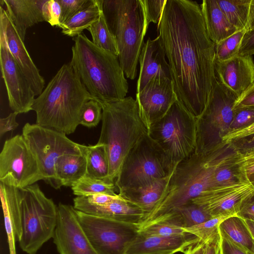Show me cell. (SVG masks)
I'll list each match as a JSON object with an SVG mask.
<instances>
[{
	"label": "cell",
	"instance_id": "20",
	"mask_svg": "<svg viewBox=\"0 0 254 254\" xmlns=\"http://www.w3.org/2000/svg\"><path fill=\"white\" fill-rule=\"evenodd\" d=\"M199 241L197 237L188 233L165 236L139 232L126 254H157L173 251L184 253L190 246Z\"/></svg>",
	"mask_w": 254,
	"mask_h": 254
},
{
	"label": "cell",
	"instance_id": "34",
	"mask_svg": "<svg viewBox=\"0 0 254 254\" xmlns=\"http://www.w3.org/2000/svg\"><path fill=\"white\" fill-rule=\"evenodd\" d=\"M87 29L89 31L92 36V42L95 46L118 58L117 44L109 27L103 11L97 20Z\"/></svg>",
	"mask_w": 254,
	"mask_h": 254
},
{
	"label": "cell",
	"instance_id": "28",
	"mask_svg": "<svg viewBox=\"0 0 254 254\" xmlns=\"http://www.w3.org/2000/svg\"><path fill=\"white\" fill-rule=\"evenodd\" d=\"M102 11V0H91L89 4L61 26L62 32L73 37L82 34L84 29L97 20Z\"/></svg>",
	"mask_w": 254,
	"mask_h": 254
},
{
	"label": "cell",
	"instance_id": "11",
	"mask_svg": "<svg viewBox=\"0 0 254 254\" xmlns=\"http://www.w3.org/2000/svg\"><path fill=\"white\" fill-rule=\"evenodd\" d=\"M22 135L34 155L43 178L57 189L56 165L62 156L81 154L85 146L69 139L65 134L36 124L26 123Z\"/></svg>",
	"mask_w": 254,
	"mask_h": 254
},
{
	"label": "cell",
	"instance_id": "7",
	"mask_svg": "<svg viewBox=\"0 0 254 254\" xmlns=\"http://www.w3.org/2000/svg\"><path fill=\"white\" fill-rule=\"evenodd\" d=\"M148 135L174 169L195 151L196 119L177 100L163 118L150 127Z\"/></svg>",
	"mask_w": 254,
	"mask_h": 254
},
{
	"label": "cell",
	"instance_id": "47",
	"mask_svg": "<svg viewBox=\"0 0 254 254\" xmlns=\"http://www.w3.org/2000/svg\"><path fill=\"white\" fill-rule=\"evenodd\" d=\"M254 55V29H253L246 31L236 56H252Z\"/></svg>",
	"mask_w": 254,
	"mask_h": 254
},
{
	"label": "cell",
	"instance_id": "58",
	"mask_svg": "<svg viewBox=\"0 0 254 254\" xmlns=\"http://www.w3.org/2000/svg\"><path fill=\"white\" fill-rule=\"evenodd\" d=\"M179 252L178 251H173L168 252H165L163 253L157 254H175L176 253Z\"/></svg>",
	"mask_w": 254,
	"mask_h": 254
},
{
	"label": "cell",
	"instance_id": "57",
	"mask_svg": "<svg viewBox=\"0 0 254 254\" xmlns=\"http://www.w3.org/2000/svg\"><path fill=\"white\" fill-rule=\"evenodd\" d=\"M247 178L254 187V173L248 176Z\"/></svg>",
	"mask_w": 254,
	"mask_h": 254
},
{
	"label": "cell",
	"instance_id": "52",
	"mask_svg": "<svg viewBox=\"0 0 254 254\" xmlns=\"http://www.w3.org/2000/svg\"><path fill=\"white\" fill-rule=\"evenodd\" d=\"M234 151L239 153L244 152L254 149V134L231 142Z\"/></svg>",
	"mask_w": 254,
	"mask_h": 254
},
{
	"label": "cell",
	"instance_id": "42",
	"mask_svg": "<svg viewBox=\"0 0 254 254\" xmlns=\"http://www.w3.org/2000/svg\"><path fill=\"white\" fill-rule=\"evenodd\" d=\"M62 8L61 26L84 6L91 0H58Z\"/></svg>",
	"mask_w": 254,
	"mask_h": 254
},
{
	"label": "cell",
	"instance_id": "17",
	"mask_svg": "<svg viewBox=\"0 0 254 254\" xmlns=\"http://www.w3.org/2000/svg\"><path fill=\"white\" fill-rule=\"evenodd\" d=\"M254 191L249 181L223 187L209 188L190 201L212 217L236 215L241 201Z\"/></svg>",
	"mask_w": 254,
	"mask_h": 254
},
{
	"label": "cell",
	"instance_id": "4",
	"mask_svg": "<svg viewBox=\"0 0 254 254\" xmlns=\"http://www.w3.org/2000/svg\"><path fill=\"white\" fill-rule=\"evenodd\" d=\"M99 103L102 117L97 143L106 147L109 164L108 180L115 183L127 155L148 134V128L141 118L136 100L131 97Z\"/></svg>",
	"mask_w": 254,
	"mask_h": 254
},
{
	"label": "cell",
	"instance_id": "30",
	"mask_svg": "<svg viewBox=\"0 0 254 254\" xmlns=\"http://www.w3.org/2000/svg\"><path fill=\"white\" fill-rule=\"evenodd\" d=\"M184 227L180 215L173 210L154 220L140 224L139 232L147 235H179L187 233Z\"/></svg>",
	"mask_w": 254,
	"mask_h": 254
},
{
	"label": "cell",
	"instance_id": "14",
	"mask_svg": "<svg viewBox=\"0 0 254 254\" xmlns=\"http://www.w3.org/2000/svg\"><path fill=\"white\" fill-rule=\"evenodd\" d=\"M177 100L171 78L163 73L155 75L136 93L140 115L148 129L167 114Z\"/></svg>",
	"mask_w": 254,
	"mask_h": 254
},
{
	"label": "cell",
	"instance_id": "33",
	"mask_svg": "<svg viewBox=\"0 0 254 254\" xmlns=\"http://www.w3.org/2000/svg\"><path fill=\"white\" fill-rule=\"evenodd\" d=\"M230 23L238 31L246 30L251 0H217Z\"/></svg>",
	"mask_w": 254,
	"mask_h": 254
},
{
	"label": "cell",
	"instance_id": "10",
	"mask_svg": "<svg viewBox=\"0 0 254 254\" xmlns=\"http://www.w3.org/2000/svg\"><path fill=\"white\" fill-rule=\"evenodd\" d=\"M237 99L216 79L206 108L196 119L195 153H206L217 148V140L229 131Z\"/></svg>",
	"mask_w": 254,
	"mask_h": 254
},
{
	"label": "cell",
	"instance_id": "22",
	"mask_svg": "<svg viewBox=\"0 0 254 254\" xmlns=\"http://www.w3.org/2000/svg\"><path fill=\"white\" fill-rule=\"evenodd\" d=\"M46 0H0L22 41L28 28L45 21L43 5Z\"/></svg>",
	"mask_w": 254,
	"mask_h": 254
},
{
	"label": "cell",
	"instance_id": "55",
	"mask_svg": "<svg viewBox=\"0 0 254 254\" xmlns=\"http://www.w3.org/2000/svg\"><path fill=\"white\" fill-rule=\"evenodd\" d=\"M254 29V0H251L250 10L248 28L247 30Z\"/></svg>",
	"mask_w": 254,
	"mask_h": 254
},
{
	"label": "cell",
	"instance_id": "24",
	"mask_svg": "<svg viewBox=\"0 0 254 254\" xmlns=\"http://www.w3.org/2000/svg\"><path fill=\"white\" fill-rule=\"evenodd\" d=\"M173 172L146 185L119 191V194L142 210L146 215L145 219L158 205Z\"/></svg>",
	"mask_w": 254,
	"mask_h": 254
},
{
	"label": "cell",
	"instance_id": "12",
	"mask_svg": "<svg viewBox=\"0 0 254 254\" xmlns=\"http://www.w3.org/2000/svg\"><path fill=\"white\" fill-rule=\"evenodd\" d=\"M78 220L98 254H126L140 224L117 221L76 210Z\"/></svg>",
	"mask_w": 254,
	"mask_h": 254
},
{
	"label": "cell",
	"instance_id": "25",
	"mask_svg": "<svg viewBox=\"0 0 254 254\" xmlns=\"http://www.w3.org/2000/svg\"><path fill=\"white\" fill-rule=\"evenodd\" d=\"M200 7L207 33L215 44L238 31L228 21L217 0H204Z\"/></svg>",
	"mask_w": 254,
	"mask_h": 254
},
{
	"label": "cell",
	"instance_id": "13",
	"mask_svg": "<svg viewBox=\"0 0 254 254\" xmlns=\"http://www.w3.org/2000/svg\"><path fill=\"white\" fill-rule=\"evenodd\" d=\"M40 180L38 164L23 135L7 139L0 154V182L24 189Z\"/></svg>",
	"mask_w": 254,
	"mask_h": 254
},
{
	"label": "cell",
	"instance_id": "48",
	"mask_svg": "<svg viewBox=\"0 0 254 254\" xmlns=\"http://www.w3.org/2000/svg\"><path fill=\"white\" fill-rule=\"evenodd\" d=\"M253 134H254V123L246 127L228 132L222 137L221 141L224 144H229L232 141Z\"/></svg>",
	"mask_w": 254,
	"mask_h": 254
},
{
	"label": "cell",
	"instance_id": "18",
	"mask_svg": "<svg viewBox=\"0 0 254 254\" xmlns=\"http://www.w3.org/2000/svg\"><path fill=\"white\" fill-rule=\"evenodd\" d=\"M0 37L3 38L11 54L31 85L36 96L43 91L45 80L41 75L6 10L0 6Z\"/></svg>",
	"mask_w": 254,
	"mask_h": 254
},
{
	"label": "cell",
	"instance_id": "21",
	"mask_svg": "<svg viewBox=\"0 0 254 254\" xmlns=\"http://www.w3.org/2000/svg\"><path fill=\"white\" fill-rule=\"evenodd\" d=\"M166 58L160 37L158 36L153 40L149 38L143 44L138 59L140 71L137 83V93L142 90L158 73L171 77L169 65Z\"/></svg>",
	"mask_w": 254,
	"mask_h": 254
},
{
	"label": "cell",
	"instance_id": "3",
	"mask_svg": "<svg viewBox=\"0 0 254 254\" xmlns=\"http://www.w3.org/2000/svg\"><path fill=\"white\" fill-rule=\"evenodd\" d=\"M73 40L70 64L94 99L111 102L126 98L128 84L118 58L95 46L84 34Z\"/></svg>",
	"mask_w": 254,
	"mask_h": 254
},
{
	"label": "cell",
	"instance_id": "43",
	"mask_svg": "<svg viewBox=\"0 0 254 254\" xmlns=\"http://www.w3.org/2000/svg\"><path fill=\"white\" fill-rule=\"evenodd\" d=\"M120 197L119 194L112 195L105 193H94L76 196L73 199V204L102 205L112 202Z\"/></svg>",
	"mask_w": 254,
	"mask_h": 254
},
{
	"label": "cell",
	"instance_id": "40",
	"mask_svg": "<svg viewBox=\"0 0 254 254\" xmlns=\"http://www.w3.org/2000/svg\"><path fill=\"white\" fill-rule=\"evenodd\" d=\"M254 123V108H243L235 109L234 110L233 119L230 126L228 132L246 127Z\"/></svg>",
	"mask_w": 254,
	"mask_h": 254
},
{
	"label": "cell",
	"instance_id": "54",
	"mask_svg": "<svg viewBox=\"0 0 254 254\" xmlns=\"http://www.w3.org/2000/svg\"><path fill=\"white\" fill-rule=\"evenodd\" d=\"M205 244L199 241L190 246L184 252V254H204Z\"/></svg>",
	"mask_w": 254,
	"mask_h": 254
},
{
	"label": "cell",
	"instance_id": "38",
	"mask_svg": "<svg viewBox=\"0 0 254 254\" xmlns=\"http://www.w3.org/2000/svg\"><path fill=\"white\" fill-rule=\"evenodd\" d=\"M173 210L177 212L180 215L184 228L200 224L213 218L200 206L190 201Z\"/></svg>",
	"mask_w": 254,
	"mask_h": 254
},
{
	"label": "cell",
	"instance_id": "1",
	"mask_svg": "<svg viewBox=\"0 0 254 254\" xmlns=\"http://www.w3.org/2000/svg\"><path fill=\"white\" fill-rule=\"evenodd\" d=\"M157 28L178 100L197 119L217 79L215 44L207 33L200 5L166 0Z\"/></svg>",
	"mask_w": 254,
	"mask_h": 254
},
{
	"label": "cell",
	"instance_id": "27",
	"mask_svg": "<svg viewBox=\"0 0 254 254\" xmlns=\"http://www.w3.org/2000/svg\"><path fill=\"white\" fill-rule=\"evenodd\" d=\"M55 173L57 189L62 186L71 187L73 183L86 174L85 152L61 156L56 163Z\"/></svg>",
	"mask_w": 254,
	"mask_h": 254
},
{
	"label": "cell",
	"instance_id": "56",
	"mask_svg": "<svg viewBox=\"0 0 254 254\" xmlns=\"http://www.w3.org/2000/svg\"><path fill=\"white\" fill-rule=\"evenodd\" d=\"M247 226L248 227L253 239L254 240V222L248 220H244Z\"/></svg>",
	"mask_w": 254,
	"mask_h": 254
},
{
	"label": "cell",
	"instance_id": "37",
	"mask_svg": "<svg viewBox=\"0 0 254 254\" xmlns=\"http://www.w3.org/2000/svg\"><path fill=\"white\" fill-rule=\"evenodd\" d=\"M227 217H213L200 224L184 228L183 229L185 233L195 236L200 242L205 244L219 234V226Z\"/></svg>",
	"mask_w": 254,
	"mask_h": 254
},
{
	"label": "cell",
	"instance_id": "39",
	"mask_svg": "<svg viewBox=\"0 0 254 254\" xmlns=\"http://www.w3.org/2000/svg\"><path fill=\"white\" fill-rule=\"evenodd\" d=\"M102 108L100 104L91 99L84 105L80 117V125L87 127L97 126L102 120Z\"/></svg>",
	"mask_w": 254,
	"mask_h": 254
},
{
	"label": "cell",
	"instance_id": "26",
	"mask_svg": "<svg viewBox=\"0 0 254 254\" xmlns=\"http://www.w3.org/2000/svg\"><path fill=\"white\" fill-rule=\"evenodd\" d=\"M247 181L246 176L236 162L235 153L221 158L215 154L211 165L209 188L232 185Z\"/></svg>",
	"mask_w": 254,
	"mask_h": 254
},
{
	"label": "cell",
	"instance_id": "19",
	"mask_svg": "<svg viewBox=\"0 0 254 254\" xmlns=\"http://www.w3.org/2000/svg\"><path fill=\"white\" fill-rule=\"evenodd\" d=\"M217 79L238 98L254 83L252 56H236L225 61L215 60Z\"/></svg>",
	"mask_w": 254,
	"mask_h": 254
},
{
	"label": "cell",
	"instance_id": "23",
	"mask_svg": "<svg viewBox=\"0 0 254 254\" xmlns=\"http://www.w3.org/2000/svg\"><path fill=\"white\" fill-rule=\"evenodd\" d=\"M73 207L77 210L90 215L140 224L146 216L139 207L121 196L104 205L74 204Z\"/></svg>",
	"mask_w": 254,
	"mask_h": 254
},
{
	"label": "cell",
	"instance_id": "2",
	"mask_svg": "<svg viewBox=\"0 0 254 254\" xmlns=\"http://www.w3.org/2000/svg\"><path fill=\"white\" fill-rule=\"evenodd\" d=\"M91 99L94 98L73 66L70 63L64 64L34 101L36 124L66 135L72 133L80 125L84 105Z\"/></svg>",
	"mask_w": 254,
	"mask_h": 254
},
{
	"label": "cell",
	"instance_id": "49",
	"mask_svg": "<svg viewBox=\"0 0 254 254\" xmlns=\"http://www.w3.org/2000/svg\"><path fill=\"white\" fill-rule=\"evenodd\" d=\"M220 254H250V252L236 245L220 234Z\"/></svg>",
	"mask_w": 254,
	"mask_h": 254
},
{
	"label": "cell",
	"instance_id": "45",
	"mask_svg": "<svg viewBox=\"0 0 254 254\" xmlns=\"http://www.w3.org/2000/svg\"><path fill=\"white\" fill-rule=\"evenodd\" d=\"M236 162L242 172L247 177L254 173V149L239 153L235 152Z\"/></svg>",
	"mask_w": 254,
	"mask_h": 254
},
{
	"label": "cell",
	"instance_id": "5",
	"mask_svg": "<svg viewBox=\"0 0 254 254\" xmlns=\"http://www.w3.org/2000/svg\"><path fill=\"white\" fill-rule=\"evenodd\" d=\"M103 11L118 48L127 78L135 79L143 39L148 27L141 0H102Z\"/></svg>",
	"mask_w": 254,
	"mask_h": 254
},
{
	"label": "cell",
	"instance_id": "46",
	"mask_svg": "<svg viewBox=\"0 0 254 254\" xmlns=\"http://www.w3.org/2000/svg\"><path fill=\"white\" fill-rule=\"evenodd\" d=\"M236 215L244 220L254 222V191L241 201Z\"/></svg>",
	"mask_w": 254,
	"mask_h": 254
},
{
	"label": "cell",
	"instance_id": "15",
	"mask_svg": "<svg viewBox=\"0 0 254 254\" xmlns=\"http://www.w3.org/2000/svg\"><path fill=\"white\" fill-rule=\"evenodd\" d=\"M0 64L11 109L18 114L26 113L32 110L35 94L9 51L4 39L1 37H0Z\"/></svg>",
	"mask_w": 254,
	"mask_h": 254
},
{
	"label": "cell",
	"instance_id": "29",
	"mask_svg": "<svg viewBox=\"0 0 254 254\" xmlns=\"http://www.w3.org/2000/svg\"><path fill=\"white\" fill-rule=\"evenodd\" d=\"M220 234L236 245L250 252L254 245V239L245 220L237 215L228 217L219 226Z\"/></svg>",
	"mask_w": 254,
	"mask_h": 254
},
{
	"label": "cell",
	"instance_id": "36",
	"mask_svg": "<svg viewBox=\"0 0 254 254\" xmlns=\"http://www.w3.org/2000/svg\"><path fill=\"white\" fill-rule=\"evenodd\" d=\"M246 30L238 31L221 41L215 47V60L225 61L236 56Z\"/></svg>",
	"mask_w": 254,
	"mask_h": 254
},
{
	"label": "cell",
	"instance_id": "50",
	"mask_svg": "<svg viewBox=\"0 0 254 254\" xmlns=\"http://www.w3.org/2000/svg\"><path fill=\"white\" fill-rule=\"evenodd\" d=\"M243 108H254V83L237 99L234 110Z\"/></svg>",
	"mask_w": 254,
	"mask_h": 254
},
{
	"label": "cell",
	"instance_id": "35",
	"mask_svg": "<svg viewBox=\"0 0 254 254\" xmlns=\"http://www.w3.org/2000/svg\"><path fill=\"white\" fill-rule=\"evenodd\" d=\"M73 193L84 196L94 193H105L116 195L115 183L107 180L96 179L86 174L72 184L71 187Z\"/></svg>",
	"mask_w": 254,
	"mask_h": 254
},
{
	"label": "cell",
	"instance_id": "53",
	"mask_svg": "<svg viewBox=\"0 0 254 254\" xmlns=\"http://www.w3.org/2000/svg\"><path fill=\"white\" fill-rule=\"evenodd\" d=\"M220 235L205 244L204 254H220Z\"/></svg>",
	"mask_w": 254,
	"mask_h": 254
},
{
	"label": "cell",
	"instance_id": "9",
	"mask_svg": "<svg viewBox=\"0 0 254 254\" xmlns=\"http://www.w3.org/2000/svg\"><path fill=\"white\" fill-rule=\"evenodd\" d=\"M175 168L171 167L158 146L147 134L127 155L115 185L119 191L137 188L168 176Z\"/></svg>",
	"mask_w": 254,
	"mask_h": 254
},
{
	"label": "cell",
	"instance_id": "16",
	"mask_svg": "<svg viewBox=\"0 0 254 254\" xmlns=\"http://www.w3.org/2000/svg\"><path fill=\"white\" fill-rule=\"evenodd\" d=\"M60 254H98L77 217L73 206L60 203L58 220L53 237Z\"/></svg>",
	"mask_w": 254,
	"mask_h": 254
},
{
	"label": "cell",
	"instance_id": "8",
	"mask_svg": "<svg viewBox=\"0 0 254 254\" xmlns=\"http://www.w3.org/2000/svg\"><path fill=\"white\" fill-rule=\"evenodd\" d=\"M21 189L19 246L28 254H36L53 237L58 220V206L45 195L37 184Z\"/></svg>",
	"mask_w": 254,
	"mask_h": 254
},
{
	"label": "cell",
	"instance_id": "31",
	"mask_svg": "<svg viewBox=\"0 0 254 254\" xmlns=\"http://www.w3.org/2000/svg\"><path fill=\"white\" fill-rule=\"evenodd\" d=\"M0 196L2 211L9 215L14 226L16 238L19 240L21 235V189L0 182Z\"/></svg>",
	"mask_w": 254,
	"mask_h": 254
},
{
	"label": "cell",
	"instance_id": "59",
	"mask_svg": "<svg viewBox=\"0 0 254 254\" xmlns=\"http://www.w3.org/2000/svg\"><path fill=\"white\" fill-rule=\"evenodd\" d=\"M250 254H254V245L252 248V250L249 252Z\"/></svg>",
	"mask_w": 254,
	"mask_h": 254
},
{
	"label": "cell",
	"instance_id": "51",
	"mask_svg": "<svg viewBox=\"0 0 254 254\" xmlns=\"http://www.w3.org/2000/svg\"><path fill=\"white\" fill-rule=\"evenodd\" d=\"M18 113L16 112L11 113L7 117L0 119V137L7 132L13 131L19 126L16 121V118Z\"/></svg>",
	"mask_w": 254,
	"mask_h": 254
},
{
	"label": "cell",
	"instance_id": "41",
	"mask_svg": "<svg viewBox=\"0 0 254 254\" xmlns=\"http://www.w3.org/2000/svg\"><path fill=\"white\" fill-rule=\"evenodd\" d=\"M145 10L147 24L159 22L166 0H141Z\"/></svg>",
	"mask_w": 254,
	"mask_h": 254
},
{
	"label": "cell",
	"instance_id": "6",
	"mask_svg": "<svg viewBox=\"0 0 254 254\" xmlns=\"http://www.w3.org/2000/svg\"><path fill=\"white\" fill-rule=\"evenodd\" d=\"M214 152H194L181 162L173 171L158 205L142 224L165 215L208 189Z\"/></svg>",
	"mask_w": 254,
	"mask_h": 254
},
{
	"label": "cell",
	"instance_id": "32",
	"mask_svg": "<svg viewBox=\"0 0 254 254\" xmlns=\"http://www.w3.org/2000/svg\"><path fill=\"white\" fill-rule=\"evenodd\" d=\"M85 155L86 175L96 179L109 181V164L105 146L98 143L94 145H86Z\"/></svg>",
	"mask_w": 254,
	"mask_h": 254
},
{
	"label": "cell",
	"instance_id": "44",
	"mask_svg": "<svg viewBox=\"0 0 254 254\" xmlns=\"http://www.w3.org/2000/svg\"><path fill=\"white\" fill-rule=\"evenodd\" d=\"M62 8L58 0H46L43 5V15L45 21L51 26L60 25Z\"/></svg>",
	"mask_w": 254,
	"mask_h": 254
}]
</instances>
